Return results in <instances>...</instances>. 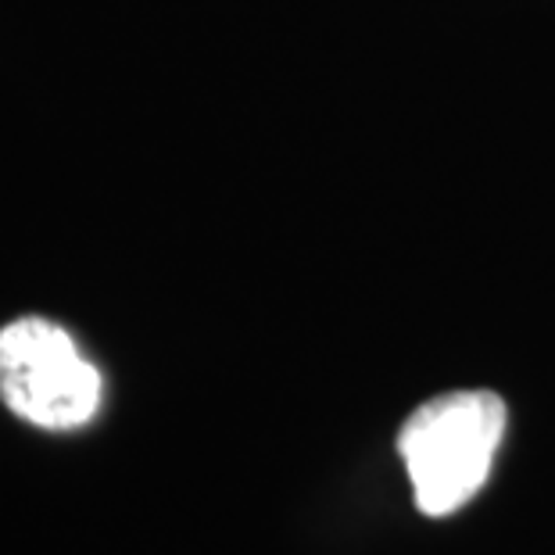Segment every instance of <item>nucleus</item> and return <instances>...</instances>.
I'll list each match as a JSON object with an SVG mask.
<instances>
[{"mask_svg": "<svg viewBox=\"0 0 555 555\" xmlns=\"http://www.w3.org/2000/svg\"><path fill=\"white\" fill-rule=\"evenodd\" d=\"M0 401L40 430H76L98 416L101 373L65 326L22 315L0 330Z\"/></svg>", "mask_w": 555, "mask_h": 555, "instance_id": "obj_2", "label": "nucleus"}, {"mask_svg": "<svg viewBox=\"0 0 555 555\" xmlns=\"http://www.w3.org/2000/svg\"><path fill=\"white\" fill-rule=\"evenodd\" d=\"M505 437V401L494 391L437 395L398 430V455L423 516H452L491 477Z\"/></svg>", "mask_w": 555, "mask_h": 555, "instance_id": "obj_1", "label": "nucleus"}]
</instances>
